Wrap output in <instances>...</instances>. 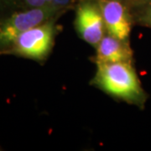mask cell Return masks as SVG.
I'll use <instances>...</instances> for the list:
<instances>
[{
	"instance_id": "obj_1",
	"label": "cell",
	"mask_w": 151,
	"mask_h": 151,
	"mask_svg": "<svg viewBox=\"0 0 151 151\" xmlns=\"http://www.w3.org/2000/svg\"><path fill=\"white\" fill-rule=\"evenodd\" d=\"M92 83L113 97L143 108L147 99L133 62L96 63Z\"/></svg>"
},
{
	"instance_id": "obj_2",
	"label": "cell",
	"mask_w": 151,
	"mask_h": 151,
	"mask_svg": "<svg viewBox=\"0 0 151 151\" xmlns=\"http://www.w3.org/2000/svg\"><path fill=\"white\" fill-rule=\"evenodd\" d=\"M55 19H50L21 34L2 54L14 55L39 62L44 61L54 45Z\"/></svg>"
},
{
	"instance_id": "obj_3",
	"label": "cell",
	"mask_w": 151,
	"mask_h": 151,
	"mask_svg": "<svg viewBox=\"0 0 151 151\" xmlns=\"http://www.w3.org/2000/svg\"><path fill=\"white\" fill-rule=\"evenodd\" d=\"M60 14L49 5L14 11L0 21V54L10 47L21 34Z\"/></svg>"
},
{
	"instance_id": "obj_4",
	"label": "cell",
	"mask_w": 151,
	"mask_h": 151,
	"mask_svg": "<svg viewBox=\"0 0 151 151\" xmlns=\"http://www.w3.org/2000/svg\"><path fill=\"white\" fill-rule=\"evenodd\" d=\"M76 7V31L84 41L96 47L107 32L97 0H80Z\"/></svg>"
},
{
	"instance_id": "obj_5",
	"label": "cell",
	"mask_w": 151,
	"mask_h": 151,
	"mask_svg": "<svg viewBox=\"0 0 151 151\" xmlns=\"http://www.w3.org/2000/svg\"><path fill=\"white\" fill-rule=\"evenodd\" d=\"M108 34L123 40H129L133 16L129 7L120 0H97Z\"/></svg>"
},
{
	"instance_id": "obj_6",
	"label": "cell",
	"mask_w": 151,
	"mask_h": 151,
	"mask_svg": "<svg viewBox=\"0 0 151 151\" xmlns=\"http://www.w3.org/2000/svg\"><path fill=\"white\" fill-rule=\"evenodd\" d=\"M96 48V63L133 62V50L128 40H123L107 33Z\"/></svg>"
},
{
	"instance_id": "obj_7",
	"label": "cell",
	"mask_w": 151,
	"mask_h": 151,
	"mask_svg": "<svg viewBox=\"0 0 151 151\" xmlns=\"http://www.w3.org/2000/svg\"><path fill=\"white\" fill-rule=\"evenodd\" d=\"M129 9L134 23L151 29V0H137Z\"/></svg>"
},
{
	"instance_id": "obj_8",
	"label": "cell",
	"mask_w": 151,
	"mask_h": 151,
	"mask_svg": "<svg viewBox=\"0 0 151 151\" xmlns=\"http://www.w3.org/2000/svg\"><path fill=\"white\" fill-rule=\"evenodd\" d=\"M79 1L80 0H52L48 5L61 14L76 6Z\"/></svg>"
},
{
	"instance_id": "obj_9",
	"label": "cell",
	"mask_w": 151,
	"mask_h": 151,
	"mask_svg": "<svg viewBox=\"0 0 151 151\" xmlns=\"http://www.w3.org/2000/svg\"><path fill=\"white\" fill-rule=\"evenodd\" d=\"M24 9L28 8H40V7H45L47 5L45 0H20Z\"/></svg>"
},
{
	"instance_id": "obj_10",
	"label": "cell",
	"mask_w": 151,
	"mask_h": 151,
	"mask_svg": "<svg viewBox=\"0 0 151 151\" xmlns=\"http://www.w3.org/2000/svg\"><path fill=\"white\" fill-rule=\"evenodd\" d=\"M18 4H20V0H0V14Z\"/></svg>"
},
{
	"instance_id": "obj_11",
	"label": "cell",
	"mask_w": 151,
	"mask_h": 151,
	"mask_svg": "<svg viewBox=\"0 0 151 151\" xmlns=\"http://www.w3.org/2000/svg\"><path fill=\"white\" fill-rule=\"evenodd\" d=\"M120 1H122V2H124V3H125L126 4H128L129 5V7L131 4H133L134 2H136L137 0H120Z\"/></svg>"
},
{
	"instance_id": "obj_12",
	"label": "cell",
	"mask_w": 151,
	"mask_h": 151,
	"mask_svg": "<svg viewBox=\"0 0 151 151\" xmlns=\"http://www.w3.org/2000/svg\"><path fill=\"white\" fill-rule=\"evenodd\" d=\"M51 1H52V0H45V2H46V4H47V5H48L49 4H50V3Z\"/></svg>"
}]
</instances>
